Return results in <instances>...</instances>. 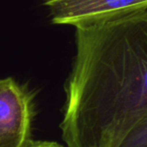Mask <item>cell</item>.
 Returning <instances> with one entry per match:
<instances>
[{"mask_svg":"<svg viewBox=\"0 0 147 147\" xmlns=\"http://www.w3.org/2000/svg\"><path fill=\"white\" fill-rule=\"evenodd\" d=\"M61 123L67 147H116L147 113V9L76 28Z\"/></svg>","mask_w":147,"mask_h":147,"instance_id":"1","label":"cell"},{"mask_svg":"<svg viewBox=\"0 0 147 147\" xmlns=\"http://www.w3.org/2000/svg\"><path fill=\"white\" fill-rule=\"evenodd\" d=\"M34 95L13 78L0 79V147H30Z\"/></svg>","mask_w":147,"mask_h":147,"instance_id":"2","label":"cell"},{"mask_svg":"<svg viewBox=\"0 0 147 147\" xmlns=\"http://www.w3.org/2000/svg\"><path fill=\"white\" fill-rule=\"evenodd\" d=\"M51 22L84 27L147 9V0H43Z\"/></svg>","mask_w":147,"mask_h":147,"instance_id":"3","label":"cell"},{"mask_svg":"<svg viewBox=\"0 0 147 147\" xmlns=\"http://www.w3.org/2000/svg\"><path fill=\"white\" fill-rule=\"evenodd\" d=\"M116 147H147V113L134 124Z\"/></svg>","mask_w":147,"mask_h":147,"instance_id":"4","label":"cell"},{"mask_svg":"<svg viewBox=\"0 0 147 147\" xmlns=\"http://www.w3.org/2000/svg\"><path fill=\"white\" fill-rule=\"evenodd\" d=\"M30 147H64L61 144L51 141H34Z\"/></svg>","mask_w":147,"mask_h":147,"instance_id":"5","label":"cell"}]
</instances>
